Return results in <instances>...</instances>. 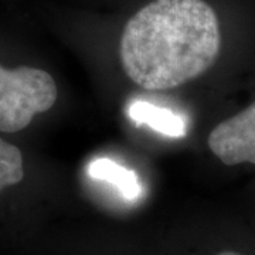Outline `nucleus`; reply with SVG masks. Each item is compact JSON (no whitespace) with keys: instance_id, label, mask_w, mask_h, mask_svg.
Segmentation results:
<instances>
[{"instance_id":"3","label":"nucleus","mask_w":255,"mask_h":255,"mask_svg":"<svg viewBox=\"0 0 255 255\" xmlns=\"http://www.w3.org/2000/svg\"><path fill=\"white\" fill-rule=\"evenodd\" d=\"M210 152L227 167L255 166V98L210 130Z\"/></svg>"},{"instance_id":"2","label":"nucleus","mask_w":255,"mask_h":255,"mask_svg":"<svg viewBox=\"0 0 255 255\" xmlns=\"http://www.w3.org/2000/svg\"><path fill=\"white\" fill-rule=\"evenodd\" d=\"M58 97L51 74L30 65H0V132L16 133L38 114L54 107Z\"/></svg>"},{"instance_id":"4","label":"nucleus","mask_w":255,"mask_h":255,"mask_svg":"<svg viewBox=\"0 0 255 255\" xmlns=\"http://www.w3.org/2000/svg\"><path fill=\"white\" fill-rule=\"evenodd\" d=\"M24 179V159L17 146L0 136V193Z\"/></svg>"},{"instance_id":"5","label":"nucleus","mask_w":255,"mask_h":255,"mask_svg":"<svg viewBox=\"0 0 255 255\" xmlns=\"http://www.w3.org/2000/svg\"><path fill=\"white\" fill-rule=\"evenodd\" d=\"M133 117L139 121H145L149 125H152L156 129H159L160 132L164 133H170V135H180L183 132L182 122L179 118L172 117L170 114L163 112L160 110H155L152 105L149 104H135L132 108Z\"/></svg>"},{"instance_id":"7","label":"nucleus","mask_w":255,"mask_h":255,"mask_svg":"<svg viewBox=\"0 0 255 255\" xmlns=\"http://www.w3.org/2000/svg\"><path fill=\"white\" fill-rule=\"evenodd\" d=\"M217 255H244L241 254V253H238V251H231V250H228V251H223V253H220Z\"/></svg>"},{"instance_id":"6","label":"nucleus","mask_w":255,"mask_h":255,"mask_svg":"<svg viewBox=\"0 0 255 255\" xmlns=\"http://www.w3.org/2000/svg\"><path fill=\"white\" fill-rule=\"evenodd\" d=\"M91 172L95 176H100V177H104V179H108V177H112L114 176V182H117L119 186H124V187H128L129 191H130V196L135 194V180H133V174L125 177V173L127 170H122L119 169L118 166L115 163H111L108 160H100L97 163H94L92 166Z\"/></svg>"},{"instance_id":"1","label":"nucleus","mask_w":255,"mask_h":255,"mask_svg":"<svg viewBox=\"0 0 255 255\" xmlns=\"http://www.w3.org/2000/svg\"><path fill=\"white\" fill-rule=\"evenodd\" d=\"M223 34L204 0H155L124 27L119 55L128 77L147 91L196 80L219 61Z\"/></svg>"}]
</instances>
